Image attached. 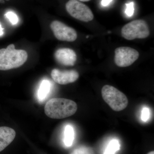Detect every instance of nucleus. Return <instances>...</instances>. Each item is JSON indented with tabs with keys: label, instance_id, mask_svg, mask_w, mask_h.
<instances>
[{
	"label": "nucleus",
	"instance_id": "f257e3e1",
	"mask_svg": "<svg viewBox=\"0 0 154 154\" xmlns=\"http://www.w3.org/2000/svg\"><path fill=\"white\" fill-rule=\"evenodd\" d=\"M78 109L76 103L70 99L53 98L45 106V113L49 118L61 119L74 115Z\"/></svg>",
	"mask_w": 154,
	"mask_h": 154
},
{
	"label": "nucleus",
	"instance_id": "4468645a",
	"mask_svg": "<svg viewBox=\"0 0 154 154\" xmlns=\"http://www.w3.org/2000/svg\"><path fill=\"white\" fill-rule=\"evenodd\" d=\"M5 16L13 25H16L19 22V18L17 14L14 12H8L5 14Z\"/></svg>",
	"mask_w": 154,
	"mask_h": 154
},
{
	"label": "nucleus",
	"instance_id": "ddd939ff",
	"mask_svg": "<svg viewBox=\"0 0 154 154\" xmlns=\"http://www.w3.org/2000/svg\"><path fill=\"white\" fill-rule=\"evenodd\" d=\"M120 145L118 140H113L109 143L104 154H115L119 149Z\"/></svg>",
	"mask_w": 154,
	"mask_h": 154
},
{
	"label": "nucleus",
	"instance_id": "412c9836",
	"mask_svg": "<svg viewBox=\"0 0 154 154\" xmlns=\"http://www.w3.org/2000/svg\"><path fill=\"white\" fill-rule=\"evenodd\" d=\"M3 1H4V0H0V2H2Z\"/></svg>",
	"mask_w": 154,
	"mask_h": 154
},
{
	"label": "nucleus",
	"instance_id": "423d86ee",
	"mask_svg": "<svg viewBox=\"0 0 154 154\" xmlns=\"http://www.w3.org/2000/svg\"><path fill=\"white\" fill-rule=\"evenodd\" d=\"M139 57L136 50L131 47H120L115 50L114 62L117 66L126 67L132 65Z\"/></svg>",
	"mask_w": 154,
	"mask_h": 154
},
{
	"label": "nucleus",
	"instance_id": "6e6552de",
	"mask_svg": "<svg viewBox=\"0 0 154 154\" xmlns=\"http://www.w3.org/2000/svg\"><path fill=\"white\" fill-rule=\"evenodd\" d=\"M51 76L55 82L59 85H66L76 81L79 75L75 70L61 71L55 69L51 71Z\"/></svg>",
	"mask_w": 154,
	"mask_h": 154
},
{
	"label": "nucleus",
	"instance_id": "0eeeda50",
	"mask_svg": "<svg viewBox=\"0 0 154 154\" xmlns=\"http://www.w3.org/2000/svg\"><path fill=\"white\" fill-rule=\"evenodd\" d=\"M50 27L58 40L72 42L77 39L78 35L75 30L60 21H53L51 24Z\"/></svg>",
	"mask_w": 154,
	"mask_h": 154
},
{
	"label": "nucleus",
	"instance_id": "a211bd4d",
	"mask_svg": "<svg viewBox=\"0 0 154 154\" xmlns=\"http://www.w3.org/2000/svg\"><path fill=\"white\" fill-rule=\"evenodd\" d=\"M4 28L2 27V25H1V23H0V36H2L4 34Z\"/></svg>",
	"mask_w": 154,
	"mask_h": 154
},
{
	"label": "nucleus",
	"instance_id": "2eb2a0df",
	"mask_svg": "<svg viewBox=\"0 0 154 154\" xmlns=\"http://www.w3.org/2000/svg\"><path fill=\"white\" fill-rule=\"evenodd\" d=\"M125 6L126 8L125 11V14L128 17H132L134 14V3L133 2H131L129 3H127L125 4Z\"/></svg>",
	"mask_w": 154,
	"mask_h": 154
},
{
	"label": "nucleus",
	"instance_id": "9b49d317",
	"mask_svg": "<svg viewBox=\"0 0 154 154\" xmlns=\"http://www.w3.org/2000/svg\"><path fill=\"white\" fill-rule=\"evenodd\" d=\"M51 88V84L48 80L42 81L39 87L38 92V98L40 102H42L47 98Z\"/></svg>",
	"mask_w": 154,
	"mask_h": 154
},
{
	"label": "nucleus",
	"instance_id": "39448f33",
	"mask_svg": "<svg viewBox=\"0 0 154 154\" xmlns=\"http://www.w3.org/2000/svg\"><path fill=\"white\" fill-rule=\"evenodd\" d=\"M67 12L75 19L84 22H89L94 18L90 8L78 0H69L66 5Z\"/></svg>",
	"mask_w": 154,
	"mask_h": 154
},
{
	"label": "nucleus",
	"instance_id": "f03ea898",
	"mask_svg": "<svg viewBox=\"0 0 154 154\" xmlns=\"http://www.w3.org/2000/svg\"><path fill=\"white\" fill-rule=\"evenodd\" d=\"M28 54L24 50L16 49L14 44L0 49V70L7 71L22 66Z\"/></svg>",
	"mask_w": 154,
	"mask_h": 154
},
{
	"label": "nucleus",
	"instance_id": "1a4fd4ad",
	"mask_svg": "<svg viewBox=\"0 0 154 154\" xmlns=\"http://www.w3.org/2000/svg\"><path fill=\"white\" fill-rule=\"evenodd\" d=\"M58 63L65 66H73L77 60V55L73 50L69 48H60L54 54Z\"/></svg>",
	"mask_w": 154,
	"mask_h": 154
},
{
	"label": "nucleus",
	"instance_id": "20e7f679",
	"mask_svg": "<svg viewBox=\"0 0 154 154\" xmlns=\"http://www.w3.org/2000/svg\"><path fill=\"white\" fill-rule=\"evenodd\" d=\"M149 28L147 23L142 19L134 20L122 27V37L128 40L136 38H145L149 35Z\"/></svg>",
	"mask_w": 154,
	"mask_h": 154
},
{
	"label": "nucleus",
	"instance_id": "7ed1b4c3",
	"mask_svg": "<svg viewBox=\"0 0 154 154\" xmlns=\"http://www.w3.org/2000/svg\"><path fill=\"white\" fill-rule=\"evenodd\" d=\"M102 98L114 111H120L128 105V99L123 93L113 86L106 85L102 89Z\"/></svg>",
	"mask_w": 154,
	"mask_h": 154
},
{
	"label": "nucleus",
	"instance_id": "aec40b11",
	"mask_svg": "<svg viewBox=\"0 0 154 154\" xmlns=\"http://www.w3.org/2000/svg\"><path fill=\"white\" fill-rule=\"evenodd\" d=\"M147 154H154V151H151L149 152Z\"/></svg>",
	"mask_w": 154,
	"mask_h": 154
},
{
	"label": "nucleus",
	"instance_id": "dca6fc26",
	"mask_svg": "<svg viewBox=\"0 0 154 154\" xmlns=\"http://www.w3.org/2000/svg\"><path fill=\"white\" fill-rule=\"evenodd\" d=\"M149 117V110L147 107H144L142 111L141 119L143 121L148 120Z\"/></svg>",
	"mask_w": 154,
	"mask_h": 154
},
{
	"label": "nucleus",
	"instance_id": "9d476101",
	"mask_svg": "<svg viewBox=\"0 0 154 154\" xmlns=\"http://www.w3.org/2000/svg\"><path fill=\"white\" fill-rule=\"evenodd\" d=\"M16 133L8 127H0V152L8 146L16 137Z\"/></svg>",
	"mask_w": 154,
	"mask_h": 154
},
{
	"label": "nucleus",
	"instance_id": "f8f14e48",
	"mask_svg": "<svg viewBox=\"0 0 154 154\" xmlns=\"http://www.w3.org/2000/svg\"><path fill=\"white\" fill-rule=\"evenodd\" d=\"M74 139V131L72 127L67 125L64 131V143L67 147L71 146L72 145Z\"/></svg>",
	"mask_w": 154,
	"mask_h": 154
},
{
	"label": "nucleus",
	"instance_id": "f3484780",
	"mask_svg": "<svg viewBox=\"0 0 154 154\" xmlns=\"http://www.w3.org/2000/svg\"><path fill=\"white\" fill-rule=\"evenodd\" d=\"M113 0H102L101 5L103 7H107L110 4Z\"/></svg>",
	"mask_w": 154,
	"mask_h": 154
},
{
	"label": "nucleus",
	"instance_id": "6ab92c4d",
	"mask_svg": "<svg viewBox=\"0 0 154 154\" xmlns=\"http://www.w3.org/2000/svg\"><path fill=\"white\" fill-rule=\"evenodd\" d=\"M79 1H81V2H87L91 1V0H79Z\"/></svg>",
	"mask_w": 154,
	"mask_h": 154
}]
</instances>
